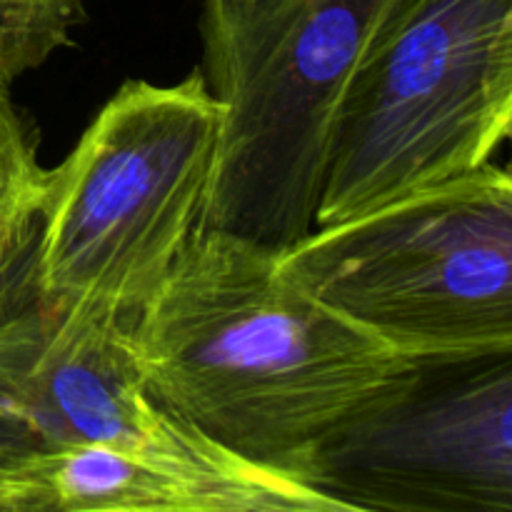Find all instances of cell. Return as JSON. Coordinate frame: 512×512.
I'll return each instance as SVG.
<instances>
[{
    "mask_svg": "<svg viewBox=\"0 0 512 512\" xmlns=\"http://www.w3.org/2000/svg\"><path fill=\"white\" fill-rule=\"evenodd\" d=\"M45 168L33 133L0 83V258L18 248L38 228Z\"/></svg>",
    "mask_w": 512,
    "mask_h": 512,
    "instance_id": "8",
    "label": "cell"
},
{
    "mask_svg": "<svg viewBox=\"0 0 512 512\" xmlns=\"http://www.w3.org/2000/svg\"><path fill=\"white\" fill-rule=\"evenodd\" d=\"M3 512H343L293 470L225 450L210 458L113 445L43 448L0 480Z\"/></svg>",
    "mask_w": 512,
    "mask_h": 512,
    "instance_id": "7",
    "label": "cell"
},
{
    "mask_svg": "<svg viewBox=\"0 0 512 512\" xmlns=\"http://www.w3.org/2000/svg\"><path fill=\"white\" fill-rule=\"evenodd\" d=\"M85 18V0H0V83L40 68Z\"/></svg>",
    "mask_w": 512,
    "mask_h": 512,
    "instance_id": "9",
    "label": "cell"
},
{
    "mask_svg": "<svg viewBox=\"0 0 512 512\" xmlns=\"http://www.w3.org/2000/svg\"><path fill=\"white\" fill-rule=\"evenodd\" d=\"M512 130V0H388L330 140L315 225L493 163Z\"/></svg>",
    "mask_w": 512,
    "mask_h": 512,
    "instance_id": "5",
    "label": "cell"
},
{
    "mask_svg": "<svg viewBox=\"0 0 512 512\" xmlns=\"http://www.w3.org/2000/svg\"><path fill=\"white\" fill-rule=\"evenodd\" d=\"M275 265L418 365L512 353V178L493 163L315 225Z\"/></svg>",
    "mask_w": 512,
    "mask_h": 512,
    "instance_id": "4",
    "label": "cell"
},
{
    "mask_svg": "<svg viewBox=\"0 0 512 512\" xmlns=\"http://www.w3.org/2000/svg\"><path fill=\"white\" fill-rule=\"evenodd\" d=\"M203 70L125 80L45 170L35 280L45 303L133 318L198 230L220 133Z\"/></svg>",
    "mask_w": 512,
    "mask_h": 512,
    "instance_id": "3",
    "label": "cell"
},
{
    "mask_svg": "<svg viewBox=\"0 0 512 512\" xmlns=\"http://www.w3.org/2000/svg\"><path fill=\"white\" fill-rule=\"evenodd\" d=\"M295 473L343 512H512V353L418 365Z\"/></svg>",
    "mask_w": 512,
    "mask_h": 512,
    "instance_id": "6",
    "label": "cell"
},
{
    "mask_svg": "<svg viewBox=\"0 0 512 512\" xmlns=\"http://www.w3.org/2000/svg\"><path fill=\"white\" fill-rule=\"evenodd\" d=\"M388 0H205L203 75L218 98L198 230L283 253L315 228L330 140Z\"/></svg>",
    "mask_w": 512,
    "mask_h": 512,
    "instance_id": "2",
    "label": "cell"
},
{
    "mask_svg": "<svg viewBox=\"0 0 512 512\" xmlns=\"http://www.w3.org/2000/svg\"><path fill=\"white\" fill-rule=\"evenodd\" d=\"M128 340L160 408L293 473L333 425L418 368L290 283L273 250L215 230H195Z\"/></svg>",
    "mask_w": 512,
    "mask_h": 512,
    "instance_id": "1",
    "label": "cell"
},
{
    "mask_svg": "<svg viewBox=\"0 0 512 512\" xmlns=\"http://www.w3.org/2000/svg\"><path fill=\"white\" fill-rule=\"evenodd\" d=\"M20 248V245H18ZM15 248V250H18ZM15 250H10V253H5L3 258H0V278L5 275V270H8L10 260H13ZM28 453V448H25V443L20 440L18 430L10 425V420L5 418L3 408H0V480H3V475L8 473L10 465L15 463L18 458H23V455Z\"/></svg>",
    "mask_w": 512,
    "mask_h": 512,
    "instance_id": "10",
    "label": "cell"
}]
</instances>
